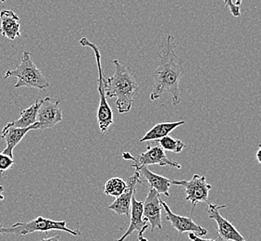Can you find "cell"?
Masks as SVG:
<instances>
[{
	"instance_id": "603a6c76",
	"label": "cell",
	"mask_w": 261,
	"mask_h": 241,
	"mask_svg": "<svg viewBox=\"0 0 261 241\" xmlns=\"http://www.w3.org/2000/svg\"><path fill=\"white\" fill-rule=\"evenodd\" d=\"M188 236H189V238H190L192 241H217L216 239H214V238H210V239L203 238V237H200V236H196V234H194V233H189Z\"/></svg>"
},
{
	"instance_id": "e0dca14e",
	"label": "cell",
	"mask_w": 261,
	"mask_h": 241,
	"mask_svg": "<svg viewBox=\"0 0 261 241\" xmlns=\"http://www.w3.org/2000/svg\"><path fill=\"white\" fill-rule=\"evenodd\" d=\"M40 100L36 99L34 104L27 108L25 110L20 111V116L16 120L7 124V126H12L15 128H28L30 126H34L36 123L37 112L40 107Z\"/></svg>"
},
{
	"instance_id": "8992f818",
	"label": "cell",
	"mask_w": 261,
	"mask_h": 241,
	"mask_svg": "<svg viewBox=\"0 0 261 241\" xmlns=\"http://www.w3.org/2000/svg\"><path fill=\"white\" fill-rule=\"evenodd\" d=\"M122 158L127 161H134L132 164L133 168H136V171H138L140 168L147 165L171 166L176 169H181V165L177 161H171L165 154L160 146H147L146 152H143L139 155L133 156L130 152H123Z\"/></svg>"
},
{
	"instance_id": "30bf717a",
	"label": "cell",
	"mask_w": 261,
	"mask_h": 241,
	"mask_svg": "<svg viewBox=\"0 0 261 241\" xmlns=\"http://www.w3.org/2000/svg\"><path fill=\"white\" fill-rule=\"evenodd\" d=\"M161 205L162 209L165 211L166 220L171 223L172 227L175 228L176 230L179 232L180 236H181V234L185 232L194 233L198 236H206L207 234V230L206 228L197 225L191 217L178 215L174 212H172L170 207L168 206V204L166 203L165 201H162L161 199Z\"/></svg>"
},
{
	"instance_id": "ac0fdd59",
	"label": "cell",
	"mask_w": 261,
	"mask_h": 241,
	"mask_svg": "<svg viewBox=\"0 0 261 241\" xmlns=\"http://www.w3.org/2000/svg\"><path fill=\"white\" fill-rule=\"evenodd\" d=\"M185 120L173 122V123H161L155 126H153L150 130L146 133L145 136L140 139V142L146 141L160 140L161 138L169 136V134L176 129L177 127L185 125Z\"/></svg>"
},
{
	"instance_id": "277c9868",
	"label": "cell",
	"mask_w": 261,
	"mask_h": 241,
	"mask_svg": "<svg viewBox=\"0 0 261 241\" xmlns=\"http://www.w3.org/2000/svg\"><path fill=\"white\" fill-rule=\"evenodd\" d=\"M52 230L67 232L72 236H81L79 230H73L67 227L66 221H55L39 215L34 220L26 223H15L12 226H5L0 225V236L13 234L16 236H25L35 232H48Z\"/></svg>"
},
{
	"instance_id": "d4e9b609",
	"label": "cell",
	"mask_w": 261,
	"mask_h": 241,
	"mask_svg": "<svg viewBox=\"0 0 261 241\" xmlns=\"http://www.w3.org/2000/svg\"><path fill=\"white\" fill-rule=\"evenodd\" d=\"M260 152L261 146L260 145H258V148H257V151H256V160L258 161V163H261Z\"/></svg>"
},
{
	"instance_id": "5bb4252c",
	"label": "cell",
	"mask_w": 261,
	"mask_h": 241,
	"mask_svg": "<svg viewBox=\"0 0 261 241\" xmlns=\"http://www.w3.org/2000/svg\"><path fill=\"white\" fill-rule=\"evenodd\" d=\"M0 34L2 36L10 40H15L20 37V17L14 11L10 10H1L0 12Z\"/></svg>"
},
{
	"instance_id": "7a4b0ae2",
	"label": "cell",
	"mask_w": 261,
	"mask_h": 241,
	"mask_svg": "<svg viewBox=\"0 0 261 241\" xmlns=\"http://www.w3.org/2000/svg\"><path fill=\"white\" fill-rule=\"evenodd\" d=\"M115 65L113 76L105 81L106 97L117 98L116 106L119 113H127L134 103L138 85L130 69L119 60H112Z\"/></svg>"
},
{
	"instance_id": "8fae6325",
	"label": "cell",
	"mask_w": 261,
	"mask_h": 241,
	"mask_svg": "<svg viewBox=\"0 0 261 241\" xmlns=\"http://www.w3.org/2000/svg\"><path fill=\"white\" fill-rule=\"evenodd\" d=\"M140 178V174L136 171L133 176L128 178V182H126L127 187L125 190L121 195L116 198L115 201L108 207V209L115 211L118 215L130 216V203L133 197L135 196L136 186L138 184L143 183Z\"/></svg>"
},
{
	"instance_id": "6da1fadb",
	"label": "cell",
	"mask_w": 261,
	"mask_h": 241,
	"mask_svg": "<svg viewBox=\"0 0 261 241\" xmlns=\"http://www.w3.org/2000/svg\"><path fill=\"white\" fill-rule=\"evenodd\" d=\"M173 38L167 36L165 46L161 56L160 65L154 71V86L151 92V101H156L165 93L172 95V105H178L181 101L179 84L185 74L181 60L176 55L172 44Z\"/></svg>"
},
{
	"instance_id": "2e32d148",
	"label": "cell",
	"mask_w": 261,
	"mask_h": 241,
	"mask_svg": "<svg viewBox=\"0 0 261 241\" xmlns=\"http://www.w3.org/2000/svg\"><path fill=\"white\" fill-rule=\"evenodd\" d=\"M136 172H138L140 174V176H144L146 182L149 184L150 188L155 189L159 193V195L170 196V187L171 186V179L149 171L147 166H144Z\"/></svg>"
},
{
	"instance_id": "83f0119b",
	"label": "cell",
	"mask_w": 261,
	"mask_h": 241,
	"mask_svg": "<svg viewBox=\"0 0 261 241\" xmlns=\"http://www.w3.org/2000/svg\"><path fill=\"white\" fill-rule=\"evenodd\" d=\"M216 240L217 241H224V240H222V239H221V238H220V237H218V238H217Z\"/></svg>"
},
{
	"instance_id": "cb8c5ba5",
	"label": "cell",
	"mask_w": 261,
	"mask_h": 241,
	"mask_svg": "<svg viewBox=\"0 0 261 241\" xmlns=\"http://www.w3.org/2000/svg\"><path fill=\"white\" fill-rule=\"evenodd\" d=\"M60 239H61V236L60 235H56V236L48 237V238H42L41 241H60Z\"/></svg>"
},
{
	"instance_id": "44dd1931",
	"label": "cell",
	"mask_w": 261,
	"mask_h": 241,
	"mask_svg": "<svg viewBox=\"0 0 261 241\" xmlns=\"http://www.w3.org/2000/svg\"><path fill=\"white\" fill-rule=\"evenodd\" d=\"M14 164H15V161L13 158L5 155L3 153H0V173H4L10 170Z\"/></svg>"
},
{
	"instance_id": "484cf974",
	"label": "cell",
	"mask_w": 261,
	"mask_h": 241,
	"mask_svg": "<svg viewBox=\"0 0 261 241\" xmlns=\"http://www.w3.org/2000/svg\"><path fill=\"white\" fill-rule=\"evenodd\" d=\"M144 233H145L144 231L139 232V234H138V240L148 241V239H146V237L144 236Z\"/></svg>"
},
{
	"instance_id": "7c38bea8",
	"label": "cell",
	"mask_w": 261,
	"mask_h": 241,
	"mask_svg": "<svg viewBox=\"0 0 261 241\" xmlns=\"http://www.w3.org/2000/svg\"><path fill=\"white\" fill-rule=\"evenodd\" d=\"M161 197L155 189L150 188L145 201H143V217L146 222L150 223L151 231L156 228L162 229L161 221Z\"/></svg>"
},
{
	"instance_id": "5b68a950",
	"label": "cell",
	"mask_w": 261,
	"mask_h": 241,
	"mask_svg": "<svg viewBox=\"0 0 261 241\" xmlns=\"http://www.w3.org/2000/svg\"><path fill=\"white\" fill-rule=\"evenodd\" d=\"M81 45L83 46H88L91 50L95 52L96 56V64H97V70H98V92L100 94V100H99V107L97 110V123L102 134H106L109 128L114 124L113 120V111L111 110V107L107 101L106 97L105 81L103 76V70L101 66V55L98 47L88 40L86 37H83L80 40Z\"/></svg>"
},
{
	"instance_id": "9c48e42d",
	"label": "cell",
	"mask_w": 261,
	"mask_h": 241,
	"mask_svg": "<svg viewBox=\"0 0 261 241\" xmlns=\"http://www.w3.org/2000/svg\"><path fill=\"white\" fill-rule=\"evenodd\" d=\"M226 205H216L210 203L206 208L208 217L215 220L218 225V237L224 241H246L231 222L228 221L220 213V210L224 209Z\"/></svg>"
},
{
	"instance_id": "9a60e30c",
	"label": "cell",
	"mask_w": 261,
	"mask_h": 241,
	"mask_svg": "<svg viewBox=\"0 0 261 241\" xmlns=\"http://www.w3.org/2000/svg\"><path fill=\"white\" fill-rule=\"evenodd\" d=\"M31 130H35V126H30L28 128H15L12 126H6L1 132V136L7 144V147L2 153L13 158V150Z\"/></svg>"
},
{
	"instance_id": "ba28073f",
	"label": "cell",
	"mask_w": 261,
	"mask_h": 241,
	"mask_svg": "<svg viewBox=\"0 0 261 241\" xmlns=\"http://www.w3.org/2000/svg\"><path fill=\"white\" fill-rule=\"evenodd\" d=\"M40 102L36 123L34 125L35 130L49 129L62 122V111L59 106L61 101L46 97L40 100Z\"/></svg>"
},
{
	"instance_id": "4fadbf2b",
	"label": "cell",
	"mask_w": 261,
	"mask_h": 241,
	"mask_svg": "<svg viewBox=\"0 0 261 241\" xmlns=\"http://www.w3.org/2000/svg\"><path fill=\"white\" fill-rule=\"evenodd\" d=\"M130 223L127 231L116 241H124L135 231H146L149 225L143 217V201H137L136 196L133 197L130 203Z\"/></svg>"
},
{
	"instance_id": "52a82bcc",
	"label": "cell",
	"mask_w": 261,
	"mask_h": 241,
	"mask_svg": "<svg viewBox=\"0 0 261 241\" xmlns=\"http://www.w3.org/2000/svg\"><path fill=\"white\" fill-rule=\"evenodd\" d=\"M171 185H177L185 187L186 201H190L193 210L199 202H206L210 191L212 188L211 184L206 183L205 176L194 175L191 180H171Z\"/></svg>"
},
{
	"instance_id": "d6986e66",
	"label": "cell",
	"mask_w": 261,
	"mask_h": 241,
	"mask_svg": "<svg viewBox=\"0 0 261 241\" xmlns=\"http://www.w3.org/2000/svg\"><path fill=\"white\" fill-rule=\"evenodd\" d=\"M127 187L125 181L120 177H112L110 180L106 182L104 186V193L106 195H110L111 197H118L123 193Z\"/></svg>"
},
{
	"instance_id": "ffe728a7",
	"label": "cell",
	"mask_w": 261,
	"mask_h": 241,
	"mask_svg": "<svg viewBox=\"0 0 261 241\" xmlns=\"http://www.w3.org/2000/svg\"><path fill=\"white\" fill-rule=\"evenodd\" d=\"M159 144L163 151H171L174 153H180L186 147L182 141L175 139L170 136H165L160 139Z\"/></svg>"
},
{
	"instance_id": "7402d4cb",
	"label": "cell",
	"mask_w": 261,
	"mask_h": 241,
	"mask_svg": "<svg viewBox=\"0 0 261 241\" xmlns=\"http://www.w3.org/2000/svg\"><path fill=\"white\" fill-rule=\"evenodd\" d=\"M241 1H237V2H232L231 0H226L224 2V5L226 8L230 10L231 15L233 17H239L241 15V11H240V5H241Z\"/></svg>"
},
{
	"instance_id": "3957f363",
	"label": "cell",
	"mask_w": 261,
	"mask_h": 241,
	"mask_svg": "<svg viewBox=\"0 0 261 241\" xmlns=\"http://www.w3.org/2000/svg\"><path fill=\"white\" fill-rule=\"evenodd\" d=\"M9 77H16L18 81L14 87H31L39 90H46L49 87V83L45 78L35 62L32 60V53L24 51L20 59V63L14 70H7L4 79Z\"/></svg>"
},
{
	"instance_id": "4316f807",
	"label": "cell",
	"mask_w": 261,
	"mask_h": 241,
	"mask_svg": "<svg viewBox=\"0 0 261 241\" xmlns=\"http://www.w3.org/2000/svg\"><path fill=\"white\" fill-rule=\"evenodd\" d=\"M3 192H4V187L0 185V201H4L5 196L3 195Z\"/></svg>"
}]
</instances>
